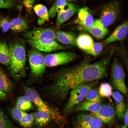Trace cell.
<instances>
[{"instance_id": "obj_1", "label": "cell", "mask_w": 128, "mask_h": 128, "mask_svg": "<svg viewBox=\"0 0 128 128\" xmlns=\"http://www.w3.org/2000/svg\"><path fill=\"white\" fill-rule=\"evenodd\" d=\"M113 53L96 62H83L59 70L57 76L58 85L64 92L87 83L101 79L106 75L107 65Z\"/></svg>"}, {"instance_id": "obj_2", "label": "cell", "mask_w": 128, "mask_h": 128, "mask_svg": "<svg viewBox=\"0 0 128 128\" xmlns=\"http://www.w3.org/2000/svg\"><path fill=\"white\" fill-rule=\"evenodd\" d=\"M10 62L9 71L14 78L18 80L26 74V53L24 45L20 43L11 44L9 46Z\"/></svg>"}, {"instance_id": "obj_3", "label": "cell", "mask_w": 128, "mask_h": 128, "mask_svg": "<svg viewBox=\"0 0 128 128\" xmlns=\"http://www.w3.org/2000/svg\"><path fill=\"white\" fill-rule=\"evenodd\" d=\"M97 82L96 81H93L71 90L64 108L65 113L68 114L71 113L75 106L82 102L88 91L94 87Z\"/></svg>"}, {"instance_id": "obj_4", "label": "cell", "mask_w": 128, "mask_h": 128, "mask_svg": "<svg viewBox=\"0 0 128 128\" xmlns=\"http://www.w3.org/2000/svg\"><path fill=\"white\" fill-rule=\"evenodd\" d=\"M111 77L114 88L123 95L127 96L128 89L125 82V73L119 60L114 57L111 69Z\"/></svg>"}, {"instance_id": "obj_5", "label": "cell", "mask_w": 128, "mask_h": 128, "mask_svg": "<svg viewBox=\"0 0 128 128\" xmlns=\"http://www.w3.org/2000/svg\"><path fill=\"white\" fill-rule=\"evenodd\" d=\"M28 56L32 74L35 77L41 76L44 73L46 67L44 56L40 51L33 48L29 51Z\"/></svg>"}, {"instance_id": "obj_6", "label": "cell", "mask_w": 128, "mask_h": 128, "mask_svg": "<svg viewBox=\"0 0 128 128\" xmlns=\"http://www.w3.org/2000/svg\"><path fill=\"white\" fill-rule=\"evenodd\" d=\"M46 66L52 67L65 64L74 60L75 54L69 51H61L46 55L44 56Z\"/></svg>"}, {"instance_id": "obj_7", "label": "cell", "mask_w": 128, "mask_h": 128, "mask_svg": "<svg viewBox=\"0 0 128 128\" xmlns=\"http://www.w3.org/2000/svg\"><path fill=\"white\" fill-rule=\"evenodd\" d=\"M119 13V3L115 1H111L104 6L99 19L104 26L107 28L114 22Z\"/></svg>"}, {"instance_id": "obj_8", "label": "cell", "mask_w": 128, "mask_h": 128, "mask_svg": "<svg viewBox=\"0 0 128 128\" xmlns=\"http://www.w3.org/2000/svg\"><path fill=\"white\" fill-rule=\"evenodd\" d=\"M24 90L25 95L30 101L36 106L38 111H44L48 113L51 118L58 119L59 114L53 110L43 101L41 97L35 90L30 87H25Z\"/></svg>"}, {"instance_id": "obj_9", "label": "cell", "mask_w": 128, "mask_h": 128, "mask_svg": "<svg viewBox=\"0 0 128 128\" xmlns=\"http://www.w3.org/2000/svg\"><path fill=\"white\" fill-rule=\"evenodd\" d=\"M28 42L33 48L40 51L50 52L69 48V47L60 45L53 40L49 39L36 40H27Z\"/></svg>"}, {"instance_id": "obj_10", "label": "cell", "mask_w": 128, "mask_h": 128, "mask_svg": "<svg viewBox=\"0 0 128 128\" xmlns=\"http://www.w3.org/2000/svg\"><path fill=\"white\" fill-rule=\"evenodd\" d=\"M24 35L27 40H36L49 39L54 40L56 39L55 33L52 28H36L26 32Z\"/></svg>"}, {"instance_id": "obj_11", "label": "cell", "mask_w": 128, "mask_h": 128, "mask_svg": "<svg viewBox=\"0 0 128 128\" xmlns=\"http://www.w3.org/2000/svg\"><path fill=\"white\" fill-rule=\"evenodd\" d=\"M91 114L99 118L102 122L107 124L111 123L115 117V110L113 104L107 103L101 105L99 110Z\"/></svg>"}, {"instance_id": "obj_12", "label": "cell", "mask_w": 128, "mask_h": 128, "mask_svg": "<svg viewBox=\"0 0 128 128\" xmlns=\"http://www.w3.org/2000/svg\"><path fill=\"white\" fill-rule=\"evenodd\" d=\"M78 10L77 7L74 4L67 2L64 7L59 9L57 12V28H59L64 23L74 15Z\"/></svg>"}, {"instance_id": "obj_13", "label": "cell", "mask_w": 128, "mask_h": 128, "mask_svg": "<svg viewBox=\"0 0 128 128\" xmlns=\"http://www.w3.org/2000/svg\"><path fill=\"white\" fill-rule=\"evenodd\" d=\"M128 22L126 20L118 26L108 37L102 42L103 46L125 39L128 35Z\"/></svg>"}, {"instance_id": "obj_14", "label": "cell", "mask_w": 128, "mask_h": 128, "mask_svg": "<svg viewBox=\"0 0 128 128\" xmlns=\"http://www.w3.org/2000/svg\"><path fill=\"white\" fill-rule=\"evenodd\" d=\"M79 28L88 32L98 39L103 38L109 32L107 28L104 26L99 19L95 20L93 24L90 27H79Z\"/></svg>"}, {"instance_id": "obj_15", "label": "cell", "mask_w": 128, "mask_h": 128, "mask_svg": "<svg viewBox=\"0 0 128 128\" xmlns=\"http://www.w3.org/2000/svg\"><path fill=\"white\" fill-rule=\"evenodd\" d=\"M78 21L79 27H89L91 26L94 21L93 17L90 9L84 7L79 9L78 11Z\"/></svg>"}, {"instance_id": "obj_16", "label": "cell", "mask_w": 128, "mask_h": 128, "mask_svg": "<svg viewBox=\"0 0 128 128\" xmlns=\"http://www.w3.org/2000/svg\"><path fill=\"white\" fill-rule=\"evenodd\" d=\"M56 38L62 44L70 46H76V37L72 32L58 30L55 32Z\"/></svg>"}, {"instance_id": "obj_17", "label": "cell", "mask_w": 128, "mask_h": 128, "mask_svg": "<svg viewBox=\"0 0 128 128\" xmlns=\"http://www.w3.org/2000/svg\"><path fill=\"white\" fill-rule=\"evenodd\" d=\"M94 43L92 38L88 34L82 33L76 37V46L86 52L92 48Z\"/></svg>"}, {"instance_id": "obj_18", "label": "cell", "mask_w": 128, "mask_h": 128, "mask_svg": "<svg viewBox=\"0 0 128 128\" xmlns=\"http://www.w3.org/2000/svg\"><path fill=\"white\" fill-rule=\"evenodd\" d=\"M51 117L48 112L38 111L34 115V121L35 125L37 127L41 128L49 124Z\"/></svg>"}, {"instance_id": "obj_19", "label": "cell", "mask_w": 128, "mask_h": 128, "mask_svg": "<svg viewBox=\"0 0 128 128\" xmlns=\"http://www.w3.org/2000/svg\"><path fill=\"white\" fill-rule=\"evenodd\" d=\"M101 105V103H99L91 102L87 101L82 102L76 106L74 110L76 112L88 111L95 113L99 110Z\"/></svg>"}, {"instance_id": "obj_20", "label": "cell", "mask_w": 128, "mask_h": 128, "mask_svg": "<svg viewBox=\"0 0 128 128\" xmlns=\"http://www.w3.org/2000/svg\"><path fill=\"white\" fill-rule=\"evenodd\" d=\"M13 87L11 81L0 66V90L6 93L10 92Z\"/></svg>"}, {"instance_id": "obj_21", "label": "cell", "mask_w": 128, "mask_h": 128, "mask_svg": "<svg viewBox=\"0 0 128 128\" xmlns=\"http://www.w3.org/2000/svg\"><path fill=\"white\" fill-rule=\"evenodd\" d=\"M10 62L9 46L5 42L0 41V63L8 67Z\"/></svg>"}, {"instance_id": "obj_22", "label": "cell", "mask_w": 128, "mask_h": 128, "mask_svg": "<svg viewBox=\"0 0 128 128\" xmlns=\"http://www.w3.org/2000/svg\"><path fill=\"white\" fill-rule=\"evenodd\" d=\"M27 28L26 21L20 18H14L10 22L9 29L16 32L25 30Z\"/></svg>"}, {"instance_id": "obj_23", "label": "cell", "mask_w": 128, "mask_h": 128, "mask_svg": "<svg viewBox=\"0 0 128 128\" xmlns=\"http://www.w3.org/2000/svg\"><path fill=\"white\" fill-rule=\"evenodd\" d=\"M93 116L91 114L81 113L79 114L74 121V126L76 128H82L88 123Z\"/></svg>"}, {"instance_id": "obj_24", "label": "cell", "mask_w": 128, "mask_h": 128, "mask_svg": "<svg viewBox=\"0 0 128 128\" xmlns=\"http://www.w3.org/2000/svg\"><path fill=\"white\" fill-rule=\"evenodd\" d=\"M32 106V102L26 96L19 97L16 103V107L24 111L31 109Z\"/></svg>"}, {"instance_id": "obj_25", "label": "cell", "mask_w": 128, "mask_h": 128, "mask_svg": "<svg viewBox=\"0 0 128 128\" xmlns=\"http://www.w3.org/2000/svg\"><path fill=\"white\" fill-rule=\"evenodd\" d=\"M33 8L35 13L39 18L43 19L46 21L49 20L48 11L45 6L39 4L35 5Z\"/></svg>"}, {"instance_id": "obj_26", "label": "cell", "mask_w": 128, "mask_h": 128, "mask_svg": "<svg viewBox=\"0 0 128 128\" xmlns=\"http://www.w3.org/2000/svg\"><path fill=\"white\" fill-rule=\"evenodd\" d=\"M98 89L99 93L102 98H110L112 96L113 88L111 85L108 82L101 83Z\"/></svg>"}, {"instance_id": "obj_27", "label": "cell", "mask_w": 128, "mask_h": 128, "mask_svg": "<svg viewBox=\"0 0 128 128\" xmlns=\"http://www.w3.org/2000/svg\"><path fill=\"white\" fill-rule=\"evenodd\" d=\"M85 98L87 101L89 102L101 103L102 101V97L97 89H91L88 91Z\"/></svg>"}, {"instance_id": "obj_28", "label": "cell", "mask_w": 128, "mask_h": 128, "mask_svg": "<svg viewBox=\"0 0 128 128\" xmlns=\"http://www.w3.org/2000/svg\"><path fill=\"white\" fill-rule=\"evenodd\" d=\"M67 2L66 0H55L48 11L49 17L53 18L54 17L58 10L64 7Z\"/></svg>"}, {"instance_id": "obj_29", "label": "cell", "mask_w": 128, "mask_h": 128, "mask_svg": "<svg viewBox=\"0 0 128 128\" xmlns=\"http://www.w3.org/2000/svg\"><path fill=\"white\" fill-rule=\"evenodd\" d=\"M0 128H16L0 106Z\"/></svg>"}, {"instance_id": "obj_30", "label": "cell", "mask_w": 128, "mask_h": 128, "mask_svg": "<svg viewBox=\"0 0 128 128\" xmlns=\"http://www.w3.org/2000/svg\"><path fill=\"white\" fill-rule=\"evenodd\" d=\"M34 114L27 113L19 122L20 125L24 128L31 127L34 121Z\"/></svg>"}, {"instance_id": "obj_31", "label": "cell", "mask_w": 128, "mask_h": 128, "mask_svg": "<svg viewBox=\"0 0 128 128\" xmlns=\"http://www.w3.org/2000/svg\"><path fill=\"white\" fill-rule=\"evenodd\" d=\"M115 102L116 114L119 119H122L123 118L126 110L125 104L124 101H115Z\"/></svg>"}, {"instance_id": "obj_32", "label": "cell", "mask_w": 128, "mask_h": 128, "mask_svg": "<svg viewBox=\"0 0 128 128\" xmlns=\"http://www.w3.org/2000/svg\"><path fill=\"white\" fill-rule=\"evenodd\" d=\"M102 125V121L98 118L93 115L90 121L82 128H101Z\"/></svg>"}, {"instance_id": "obj_33", "label": "cell", "mask_w": 128, "mask_h": 128, "mask_svg": "<svg viewBox=\"0 0 128 128\" xmlns=\"http://www.w3.org/2000/svg\"><path fill=\"white\" fill-rule=\"evenodd\" d=\"M104 46L102 42H94L92 48L86 53L92 55L96 56L101 53Z\"/></svg>"}, {"instance_id": "obj_34", "label": "cell", "mask_w": 128, "mask_h": 128, "mask_svg": "<svg viewBox=\"0 0 128 128\" xmlns=\"http://www.w3.org/2000/svg\"><path fill=\"white\" fill-rule=\"evenodd\" d=\"M10 113L14 119L19 122L27 113L25 111L16 107L13 108L11 110Z\"/></svg>"}, {"instance_id": "obj_35", "label": "cell", "mask_w": 128, "mask_h": 128, "mask_svg": "<svg viewBox=\"0 0 128 128\" xmlns=\"http://www.w3.org/2000/svg\"><path fill=\"white\" fill-rule=\"evenodd\" d=\"M9 23L7 18L5 17L0 18V27L4 32H6L9 30Z\"/></svg>"}, {"instance_id": "obj_36", "label": "cell", "mask_w": 128, "mask_h": 128, "mask_svg": "<svg viewBox=\"0 0 128 128\" xmlns=\"http://www.w3.org/2000/svg\"><path fill=\"white\" fill-rule=\"evenodd\" d=\"M121 93L118 91L113 92L112 96L115 101H124V96Z\"/></svg>"}, {"instance_id": "obj_37", "label": "cell", "mask_w": 128, "mask_h": 128, "mask_svg": "<svg viewBox=\"0 0 128 128\" xmlns=\"http://www.w3.org/2000/svg\"><path fill=\"white\" fill-rule=\"evenodd\" d=\"M34 1V0H23V2L26 7L30 9L32 7Z\"/></svg>"}, {"instance_id": "obj_38", "label": "cell", "mask_w": 128, "mask_h": 128, "mask_svg": "<svg viewBox=\"0 0 128 128\" xmlns=\"http://www.w3.org/2000/svg\"><path fill=\"white\" fill-rule=\"evenodd\" d=\"M128 109H127L125 112L123 118L124 119V126L127 127H128Z\"/></svg>"}, {"instance_id": "obj_39", "label": "cell", "mask_w": 128, "mask_h": 128, "mask_svg": "<svg viewBox=\"0 0 128 128\" xmlns=\"http://www.w3.org/2000/svg\"><path fill=\"white\" fill-rule=\"evenodd\" d=\"M6 93L0 90V100L4 99L6 97Z\"/></svg>"}, {"instance_id": "obj_40", "label": "cell", "mask_w": 128, "mask_h": 128, "mask_svg": "<svg viewBox=\"0 0 128 128\" xmlns=\"http://www.w3.org/2000/svg\"><path fill=\"white\" fill-rule=\"evenodd\" d=\"M46 21L44 19L39 18H38L37 22L38 24L40 25H41L43 24Z\"/></svg>"}, {"instance_id": "obj_41", "label": "cell", "mask_w": 128, "mask_h": 128, "mask_svg": "<svg viewBox=\"0 0 128 128\" xmlns=\"http://www.w3.org/2000/svg\"><path fill=\"white\" fill-rule=\"evenodd\" d=\"M127 127L125 126L124 125L122 126L120 128H127Z\"/></svg>"}, {"instance_id": "obj_42", "label": "cell", "mask_w": 128, "mask_h": 128, "mask_svg": "<svg viewBox=\"0 0 128 128\" xmlns=\"http://www.w3.org/2000/svg\"><path fill=\"white\" fill-rule=\"evenodd\" d=\"M66 0L67 1H68L70 2V1H74L75 0Z\"/></svg>"}]
</instances>
